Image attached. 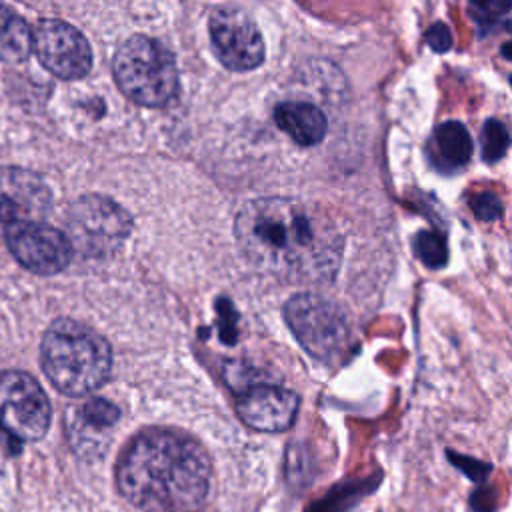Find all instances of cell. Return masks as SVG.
Returning <instances> with one entry per match:
<instances>
[{
	"label": "cell",
	"instance_id": "6da1fadb",
	"mask_svg": "<svg viewBox=\"0 0 512 512\" xmlns=\"http://www.w3.org/2000/svg\"><path fill=\"white\" fill-rule=\"evenodd\" d=\"M242 254L284 282H328L342 258V236L316 206L294 198H256L234 222Z\"/></svg>",
	"mask_w": 512,
	"mask_h": 512
},
{
	"label": "cell",
	"instance_id": "7a4b0ae2",
	"mask_svg": "<svg viewBox=\"0 0 512 512\" xmlns=\"http://www.w3.org/2000/svg\"><path fill=\"white\" fill-rule=\"evenodd\" d=\"M206 450L188 434L146 428L124 448L118 488L142 512H194L210 488Z\"/></svg>",
	"mask_w": 512,
	"mask_h": 512
},
{
	"label": "cell",
	"instance_id": "3957f363",
	"mask_svg": "<svg viewBox=\"0 0 512 512\" xmlns=\"http://www.w3.org/2000/svg\"><path fill=\"white\" fill-rule=\"evenodd\" d=\"M42 368L54 388L68 396H86L100 388L112 368L108 342L92 328L60 318L50 324L40 344Z\"/></svg>",
	"mask_w": 512,
	"mask_h": 512
},
{
	"label": "cell",
	"instance_id": "277c9868",
	"mask_svg": "<svg viewBox=\"0 0 512 512\" xmlns=\"http://www.w3.org/2000/svg\"><path fill=\"white\" fill-rule=\"evenodd\" d=\"M118 88L140 106L160 108L178 92V68L172 52L144 34L130 36L114 54Z\"/></svg>",
	"mask_w": 512,
	"mask_h": 512
},
{
	"label": "cell",
	"instance_id": "5b68a950",
	"mask_svg": "<svg viewBox=\"0 0 512 512\" xmlns=\"http://www.w3.org/2000/svg\"><path fill=\"white\" fill-rule=\"evenodd\" d=\"M284 318L300 346L320 362H338L352 350V326L342 308L318 294L292 296Z\"/></svg>",
	"mask_w": 512,
	"mask_h": 512
},
{
	"label": "cell",
	"instance_id": "8992f818",
	"mask_svg": "<svg viewBox=\"0 0 512 512\" xmlns=\"http://www.w3.org/2000/svg\"><path fill=\"white\" fill-rule=\"evenodd\" d=\"M64 226L72 250L102 258L122 246L132 230V218L114 200L86 194L68 206Z\"/></svg>",
	"mask_w": 512,
	"mask_h": 512
},
{
	"label": "cell",
	"instance_id": "52a82bcc",
	"mask_svg": "<svg viewBox=\"0 0 512 512\" xmlns=\"http://www.w3.org/2000/svg\"><path fill=\"white\" fill-rule=\"evenodd\" d=\"M0 426L20 442L40 440L50 426V402L26 372L0 374Z\"/></svg>",
	"mask_w": 512,
	"mask_h": 512
},
{
	"label": "cell",
	"instance_id": "ba28073f",
	"mask_svg": "<svg viewBox=\"0 0 512 512\" xmlns=\"http://www.w3.org/2000/svg\"><path fill=\"white\" fill-rule=\"evenodd\" d=\"M32 50L40 64L62 80H78L90 72L92 50L80 30L68 22L46 18L32 30Z\"/></svg>",
	"mask_w": 512,
	"mask_h": 512
},
{
	"label": "cell",
	"instance_id": "9c48e42d",
	"mask_svg": "<svg viewBox=\"0 0 512 512\" xmlns=\"http://www.w3.org/2000/svg\"><path fill=\"white\" fill-rule=\"evenodd\" d=\"M210 42L218 60L234 72L258 68L264 60V40L256 22L238 8H218L208 20Z\"/></svg>",
	"mask_w": 512,
	"mask_h": 512
},
{
	"label": "cell",
	"instance_id": "30bf717a",
	"mask_svg": "<svg viewBox=\"0 0 512 512\" xmlns=\"http://www.w3.org/2000/svg\"><path fill=\"white\" fill-rule=\"evenodd\" d=\"M6 244L12 256L34 274H56L72 256L68 236L40 220L8 224Z\"/></svg>",
	"mask_w": 512,
	"mask_h": 512
},
{
	"label": "cell",
	"instance_id": "8fae6325",
	"mask_svg": "<svg viewBox=\"0 0 512 512\" xmlns=\"http://www.w3.org/2000/svg\"><path fill=\"white\" fill-rule=\"evenodd\" d=\"M296 392L276 384H252L236 396L238 418L258 432H284L298 414Z\"/></svg>",
	"mask_w": 512,
	"mask_h": 512
},
{
	"label": "cell",
	"instance_id": "7c38bea8",
	"mask_svg": "<svg viewBox=\"0 0 512 512\" xmlns=\"http://www.w3.org/2000/svg\"><path fill=\"white\" fill-rule=\"evenodd\" d=\"M52 204L46 182L24 168H0V222L42 220Z\"/></svg>",
	"mask_w": 512,
	"mask_h": 512
},
{
	"label": "cell",
	"instance_id": "4fadbf2b",
	"mask_svg": "<svg viewBox=\"0 0 512 512\" xmlns=\"http://www.w3.org/2000/svg\"><path fill=\"white\" fill-rule=\"evenodd\" d=\"M274 120L300 146H314L326 136V116L310 102H282L274 110Z\"/></svg>",
	"mask_w": 512,
	"mask_h": 512
},
{
	"label": "cell",
	"instance_id": "5bb4252c",
	"mask_svg": "<svg viewBox=\"0 0 512 512\" xmlns=\"http://www.w3.org/2000/svg\"><path fill=\"white\" fill-rule=\"evenodd\" d=\"M432 144H434V158L436 164L444 170H456L468 164L470 156H472V138L468 128L458 122V120H450V122H442L432 136Z\"/></svg>",
	"mask_w": 512,
	"mask_h": 512
},
{
	"label": "cell",
	"instance_id": "9a60e30c",
	"mask_svg": "<svg viewBox=\"0 0 512 512\" xmlns=\"http://www.w3.org/2000/svg\"><path fill=\"white\" fill-rule=\"evenodd\" d=\"M32 52V30L28 22L4 0H0V60L24 62Z\"/></svg>",
	"mask_w": 512,
	"mask_h": 512
},
{
	"label": "cell",
	"instance_id": "2e32d148",
	"mask_svg": "<svg viewBox=\"0 0 512 512\" xmlns=\"http://www.w3.org/2000/svg\"><path fill=\"white\" fill-rule=\"evenodd\" d=\"M414 254L428 268H442L448 262L446 236L438 230H420L414 236Z\"/></svg>",
	"mask_w": 512,
	"mask_h": 512
},
{
	"label": "cell",
	"instance_id": "e0dca14e",
	"mask_svg": "<svg viewBox=\"0 0 512 512\" xmlns=\"http://www.w3.org/2000/svg\"><path fill=\"white\" fill-rule=\"evenodd\" d=\"M118 418H120V410L112 402H108L104 398H90L80 408L76 422L82 426V430L96 432V430L114 426Z\"/></svg>",
	"mask_w": 512,
	"mask_h": 512
},
{
	"label": "cell",
	"instance_id": "ac0fdd59",
	"mask_svg": "<svg viewBox=\"0 0 512 512\" xmlns=\"http://www.w3.org/2000/svg\"><path fill=\"white\" fill-rule=\"evenodd\" d=\"M480 144H482V158L486 162H496L500 160L508 148H510V132L508 128L496 120V118H490L484 122L482 126V136H480Z\"/></svg>",
	"mask_w": 512,
	"mask_h": 512
},
{
	"label": "cell",
	"instance_id": "d6986e66",
	"mask_svg": "<svg viewBox=\"0 0 512 512\" xmlns=\"http://www.w3.org/2000/svg\"><path fill=\"white\" fill-rule=\"evenodd\" d=\"M512 0H468V12L480 26L494 24L498 18L508 14Z\"/></svg>",
	"mask_w": 512,
	"mask_h": 512
},
{
	"label": "cell",
	"instance_id": "ffe728a7",
	"mask_svg": "<svg viewBox=\"0 0 512 512\" xmlns=\"http://www.w3.org/2000/svg\"><path fill=\"white\" fill-rule=\"evenodd\" d=\"M470 208H472L474 216L478 220H484V222L498 220L502 216V212H504L502 200L494 192H476L470 198Z\"/></svg>",
	"mask_w": 512,
	"mask_h": 512
},
{
	"label": "cell",
	"instance_id": "44dd1931",
	"mask_svg": "<svg viewBox=\"0 0 512 512\" xmlns=\"http://www.w3.org/2000/svg\"><path fill=\"white\" fill-rule=\"evenodd\" d=\"M446 456H448V460H450L456 468H460V470H462L470 480H474V482H484V480L490 476V472H492V464L482 462V460H476V458H472V456L456 454L454 450H446Z\"/></svg>",
	"mask_w": 512,
	"mask_h": 512
},
{
	"label": "cell",
	"instance_id": "7402d4cb",
	"mask_svg": "<svg viewBox=\"0 0 512 512\" xmlns=\"http://www.w3.org/2000/svg\"><path fill=\"white\" fill-rule=\"evenodd\" d=\"M424 40H426V44H428L434 52H438V54L448 52V50L452 48V32H450V28H448L444 22H434V24L426 30Z\"/></svg>",
	"mask_w": 512,
	"mask_h": 512
},
{
	"label": "cell",
	"instance_id": "603a6c76",
	"mask_svg": "<svg viewBox=\"0 0 512 512\" xmlns=\"http://www.w3.org/2000/svg\"><path fill=\"white\" fill-rule=\"evenodd\" d=\"M502 56H504V58H508V60H512V40H510V42H506V44L502 46Z\"/></svg>",
	"mask_w": 512,
	"mask_h": 512
},
{
	"label": "cell",
	"instance_id": "cb8c5ba5",
	"mask_svg": "<svg viewBox=\"0 0 512 512\" xmlns=\"http://www.w3.org/2000/svg\"><path fill=\"white\" fill-rule=\"evenodd\" d=\"M510 86H512V76H510Z\"/></svg>",
	"mask_w": 512,
	"mask_h": 512
}]
</instances>
